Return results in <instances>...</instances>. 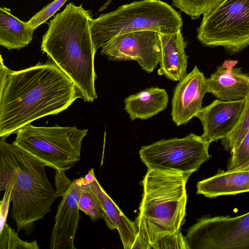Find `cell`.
<instances>
[{
    "label": "cell",
    "instance_id": "1",
    "mask_svg": "<svg viewBox=\"0 0 249 249\" xmlns=\"http://www.w3.org/2000/svg\"><path fill=\"white\" fill-rule=\"evenodd\" d=\"M0 137L6 138L33 121L67 109L81 97L73 81L56 64L18 71L0 56Z\"/></svg>",
    "mask_w": 249,
    "mask_h": 249
},
{
    "label": "cell",
    "instance_id": "2",
    "mask_svg": "<svg viewBox=\"0 0 249 249\" xmlns=\"http://www.w3.org/2000/svg\"><path fill=\"white\" fill-rule=\"evenodd\" d=\"M90 10L73 3L48 23L41 50L74 83L84 101L97 98L94 60L96 52L91 33Z\"/></svg>",
    "mask_w": 249,
    "mask_h": 249
},
{
    "label": "cell",
    "instance_id": "3",
    "mask_svg": "<svg viewBox=\"0 0 249 249\" xmlns=\"http://www.w3.org/2000/svg\"><path fill=\"white\" fill-rule=\"evenodd\" d=\"M0 191L11 188V217L26 234L51 211L59 196L47 178L44 162L5 138L0 139Z\"/></svg>",
    "mask_w": 249,
    "mask_h": 249
},
{
    "label": "cell",
    "instance_id": "4",
    "mask_svg": "<svg viewBox=\"0 0 249 249\" xmlns=\"http://www.w3.org/2000/svg\"><path fill=\"white\" fill-rule=\"evenodd\" d=\"M190 175L148 169L135 221L137 235L132 249H149L159 237L179 231L185 221L186 184Z\"/></svg>",
    "mask_w": 249,
    "mask_h": 249
},
{
    "label": "cell",
    "instance_id": "5",
    "mask_svg": "<svg viewBox=\"0 0 249 249\" xmlns=\"http://www.w3.org/2000/svg\"><path fill=\"white\" fill-rule=\"evenodd\" d=\"M180 14L160 0H142L124 4L91 21V33L95 51L120 34L152 30L172 34L181 30Z\"/></svg>",
    "mask_w": 249,
    "mask_h": 249
},
{
    "label": "cell",
    "instance_id": "6",
    "mask_svg": "<svg viewBox=\"0 0 249 249\" xmlns=\"http://www.w3.org/2000/svg\"><path fill=\"white\" fill-rule=\"evenodd\" d=\"M88 130L74 126H35L30 123L16 132L13 143L46 166L66 172L80 161L82 142Z\"/></svg>",
    "mask_w": 249,
    "mask_h": 249
},
{
    "label": "cell",
    "instance_id": "7",
    "mask_svg": "<svg viewBox=\"0 0 249 249\" xmlns=\"http://www.w3.org/2000/svg\"><path fill=\"white\" fill-rule=\"evenodd\" d=\"M197 38L208 47L222 46L231 54L249 45V0H224L203 15Z\"/></svg>",
    "mask_w": 249,
    "mask_h": 249
},
{
    "label": "cell",
    "instance_id": "8",
    "mask_svg": "<svg viewBox=\"0 0 249 249\" xmlns=\"http://www.w3.org/2000/svg\"><path fill=\"white\" fill-rule=\"evenodd\" d=\"M210 143L192 133L182 138L163 139L143 146L139 155L148 169L191 175L211 158Z\"/></svg>",
    "mask_w": 249,
    "mask_h": 249
},
{
    "label": "cell",
    "instance_id": "9",
    "mask_svg": "<svg viewBox=\"0 0 249 249\" xmlns=\"http://www.w3.org/2000/svg\"><path fill=\"white\" fill-rule=\"evenodd\" d=\"M184 240L187 249H249V212L203 217L188 229Z\"/></svg>",
    "mask_w": 249,
    "mask_h": 249
},
{
    "label": "cell",
    "instance_id": "10",
    "mask_svg": "<svg viewBox=\"0 0 249 249\" xmlns=\"http://www.w3.org/2000/svg\"><path fill=\"white\" fill-rule=\"evenodd\" d=\"M65 171L55 170L56 191L62 196L55 216L50 248L51 249H76L74 239L81 216L79 201L83 189L82 177L71 181Z\"/></svg>",
    "mask_w": 249,
    "mask_h": 249
},
{
    "label": "cell",
    "instance_id": "11",
    "mask_svg": "<svg viewBox=\"0 0 249 249\" xmlns=\"http://www.w3.org/2000/svg\"><path fill=\"white\" fill-rule=\"evenodd\" d=\"M160 35L152 30L120 34L104 43L101 53L112 61H136L143 70L151 73L159 63Z\"/></svg>",
    "mask_w": 249,
    "mask_h": 249
},
{
    "label": "cell",
    "instance_id": "12",
    "mask_svg": "<svg viewBox=\"0 0 249 249\" xmlns=\"http://www.w3.org/2000/svg\"><path fill=\"white\" fill-rule=\"evenodd\" d=\"M206 79L195 66L175 87L171 115L177 126L187 124L202 107V100L207 93Z\"/></svg>",
    "mask_w": 249,
    "mask_h": 249
},
{
    "label": "cell",
    "instance_id": "13",
    "mask_svg": "<svg viewBox=\"0 0 249 249\" xmlns=\"http://www.w3.org/2000/svg\"><path fill=\"white\" fill-rule=\"evenodd\" d=\"M244 103L245 99L233 101L217 99L202 107L196 116L203 126L202 137L211 143L227 137L237 125Z\"/></svg>",
    "mask_w": 249,
    "mask_h": 249
},
{
    "label": "cell",
    "instance_id": "14",
    "mask_svg": "<svg viewBox=\"0 0 249 249\" xmlns=\"http://www.w3.org/2000/svg\"><path fill=\"white\" fill-rule=\"evenodd\" d=\"M237 61L225 60L206 79L207 92L225 101L244 99L249 90V75L240 68Z\"/></svg>",
    "mask_w": 249,
    "mask_h": 249
},
{
    "label": "cell",
    "instance_id": "15",
    "mask_svg": "<svg viewBox=\"0 0 249 249\" xmlns=\"http://www.w3.org/2000/svg\"><path fill=\"white\" fill-rule=\"evenodd\" d=\"M160 53L158 73L173 81H180L187 75V43L181 30L160 35Z\"/></svg>",
    "mask_w": 249,
    "mask_h": 249
},
{
    "label": "cell",
    "instance_id": "16",
    "mask_svg": "<svg viewBox=\"0 0 249 249\" xmlns=\"http://www.w3.org/2000/svg\"><path fill=\"white\" fill-rule=\"evenodd\" d=\"M97 196L105 212V220L110 230L117 229L124 249H132L137 235L135 222L126 217L108 196L95 178L89 184Z\"/></svg>",
    "mask_w": 249,
    "mask_h": 249
},
{
    "label": "cell",
    "instance_id": "17",
    "mask_svg": "<svg viewBox=\"0 0 249 249\" xmlns=\"http://www.w3.org/2000/svg\"><path fill=\"white\" fill-rule=\"evenodd\" d=\"M196 194L209 198L249 192V170L224 171L199 181Z\"/></svg>",
    "mask_w": 249,
    "mask_h": 249
},
{
    "label": "cell",
    "instance_id": "18",
    "mask_svg": "<svg viewBox=\"0 0 249 249\" xmlns=\"http://www.w3.org/2000/svg\"><path fill=\"white\" fill-rule=\"evenodd\" d=\"M169 101L164 89L151 87L124 99V109L132 121L151 118L165 110Z\"/></svg>",
    "mask_w": 249,
    "mask_h": 249
},
{
    "label": "cell",
    "instance_id": "19",
    "mask_svg": "<svg viewBox=\"0 0 249 249\" xmlns=\"http://www.w3.org/2000/svg\"><path fill=\"white\" fill-rule=\"evenodd\" d=\"M35 29L11 13L0 7V45L8 50H20L32 40Z\"/></svg>",
    "mask_w": 249,
    "mask_h": 249
},
{
    "label": "cell",
    "instance_id": "20",
    "mask_svg": "<svg viewBox=\"0 0 249 249\" xmlns=\"http://www.w3.org/2000/svg\"><path fill=\"white\" fill-rule=\"evenodd\" d=\"M249 131V90L245 98L244 105L239 120L233 131L221 140L224 147L231 151L236 148Z\"/></svg>",
    "mask_w": 249,
    "mask_h": 249
},
{
    "label": "cell",
    "instance_id": "21",
    "mask_svg": "<svg viewBox=\"0 0 249 249\" xmlns=\"http://www.w3.org/2000/svg\"><path fill=\"white\" fill-rule=\"evenodd\" d=\"M224 0H172L173 5L190 16L193 19L207 13L220 5Z\"/></svg>",
    "mask_w": 249,
    "mask_h": 249
},
{
    "label": "cell",
    "instance_id": "22",
    "mask_svg": "<svg viewBox=\"0 0 249 249\" xmlns=\"http://www.w3.org/2000/svg\"><path fill=\"white\" fill-rule=\"evenodd\" d=\"M79 208L89 215L93 222L98 219L105 218V213L101 202L89 184L83 183V189L79 201Z\"/></svg>",
    "mask_w": 249,
    "mask_h": 249
},
{
    "label": "cell",
    "instance_id": "23",
    "mask_svg": "<svg viewBox=\"0 0 249 249\" xmlns=\"http://www.w3.org/2000/svg\"><path fill=\"white\" fill-rule=\"evenodd\" d=\"M227 171L249 170V131L239 145L231 151Z\"/></svg>",
    "mask_w": 249,
    "mask_h": 249
},
{
    "label": "cell",
    "instance_id": "24",
    "mask_svg": "<svg viewBox=\"0 0 249 249\" xmlns=\"http://www.w3.org/2000/svg\"><path fill=\"white\" fill-rule=\"evenodd\" d=\"M37 242L21 240L6 223L0 230V249H38Z\"/></svg>",
    "mask_w": 249,
    "mask_h": 249
},
{
    "label": "cell",
    "instance_id": "25",
    "mask_svg": "<svg viewBox=\"0 0 249 249\" xmlns=\"http://www.w3.org/2000/svg\"><path fill=\"white\" fill-rule=\"evenodd\" d=\"M187 249L184 237L180 231L159 237L152 244L149 249Z\"/></svg>",
    "mask_w": 249,
    "mask_h": 249
},
{
    "label": "cell",
    "instance_id": "26",
    "mask_svg": "<svg viewBox=\"0 0 249 249\" xmlns=\"http://www.w3.org/2000/svg\"><path fill=\"white\" fill-rule=\"evenodd\" d=\"M67 0H54L31 18L27 24L34 29L44 23L58 10Z\"/></svg>",
    "mask_w": 249,
    "mask_h": 249
},
{
    "label": "cell",
    "instance_id": "27",
    "mask_svg": "<svg viewBox=\"0 0 249 249\" xmlns=\"http://www.w3.org/2000/svg\"><path fill=\"white\" fill-rule=\"evenodd\" d=\"M5 193L2 200L0 202V228L1 230L6 223L9 204L11 201V188L10 186L5 187Z\"/></svg>",
    "mask_w": 249,
    "mask_h": 249
}]
</instances>
